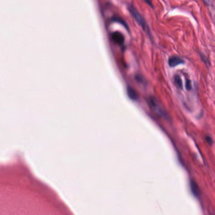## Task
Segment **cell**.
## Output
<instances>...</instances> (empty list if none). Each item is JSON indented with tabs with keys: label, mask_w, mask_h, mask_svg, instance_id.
I'll return each instance as SVG.
<instances>
[{
	"label": "cell",
	"mask_w": 215,
	"mask_h": 215,
	"mask_svg": "<svg viewBox=\"0 0 215 215\" xmlns=\"http://www.w3.org/2000/svg\"><path fill=\"white\" fill-rule=\"evenodd\" d=\"M128 9H129V11H130V13H131L133 16L138 22V23L140 25V26L143 28V29L148 34L150 35V36L151 34H150V29L149 26L146 23V22L145 21L144 18H143V16L140 14V12H139L137 10V9L131 4H130L128 6Z\"/></svg>",
	"instance_id": "cell-1"
},
{
	"label": "cell",
	"mask_w": 215,
	"mask_h": 215,
	"mask_svg": "<svg viewBox=\"0 0 215 215\" xmlns=\"http://www.w3.org/2000/svg\"><path fill=\"white\" fill-rule=\"evenodd\" d=\"M148 104L151 109L155 112V113L158 115L162 116L165 119H168V115L167 113L165 112L162 107L160 105L158 102H157L155 98L150 97L148 100Z\"/></svg>",
	"instance_id": "cell-2"
},
{
	"label": "cell",
	"mask_w": 215,
	"mask_h": 215,
	"mask_svg": "<svg viewBox=\"0 0 215 215\" xmlns=\"http://www.w3.org/2000/svg\"><path fill=\"white\" fill-rule=\"evenodd\" d=\"M183 63H184V61L178 56H173L168 59V65L171 67H175Z\"/></svg>",
	"instance_id": "cell-3"
},
{
	"label": "cell",
	"mask_w": 215,
	"mask_h": 215,
	"mask_svg": "<svg viewBox=\"0 0 215 215\" xmlns=\"http://www.w3.org/2000/svg\"><path fill=\"white\" fill-rule=\"evenodd\" d=\"M111 37L115 42L119 44L120 45L123 44L124 42V37L123 36V35L119 32H113L112 33Z\"/></svg>",
	"instance_id": "cell-4"
},
{
	"label": "cell",
	"mask_w": 215,
	"mask_h": 215,
	"mask_svg": "<svg viewBox=\"0 0 215 215\" xmlns=\"http://www.w3.org/2000/svg\"><path fill=\"white\" fill-rule=\"evenodd\" d=\"M190 188L192 193L193 194L195 197L198 198L199 195V189L198 184H197L195 181L192 180L190 181Z\"/></svg>",
	"instance_id": "cell-5"
},
{
	"label": "cell",
	"mask_w": 215,
	"mask_h": 215,
	"mask_svg": "<svg viewBox=\"0 0 215 215\" xmlns=\"http://www.w3.org/2000/svg\"><path fill=\"white\" fill-rule=\"evenodd\" d=\"M127 93L129 97L133 100H136L138 98V94L136 91L132 87H128L127 88Z\"/></svg>",
	"instance_id": "cell-6"
},
{
	"label": "cell",
	"mask_w": 215,
	"mask_h": 215,
	"mask_svg": "<svg viewBox=\"0 0 215 215\" xmlns=\"http://www.w3.org/2000/svg\"><path fill=\"white\" fill-rule=\"evenodd\" d=\"M173 82L176 87L178 89H182L183 82L182 80L179 75H176L173 78Z\"/></svg>",
	"instance_id": "cell-7"
},
{
	"label": "cell",
	"mask_w": 215,
	"mask_h": 215,
	"mask_svg": "<svg viewBox=\"0 0 215 215\" xmlns=\"http://www.w3.org/2000/svg\"><path fill=\"white\" fill-rule=\"evenodd\" d=\"M186 88L189 91L192 90V82L190 80H187V81L186 82Z\"/></svg>",
	"instance_id": "cell-8"
},
{
	"label": "cell",
	"mask_w": 215,
	"mask_h": 215,
	"mask_svg": "<svg viewBox=\"0 0 215 215\" xmlns=\"http://www.w3.org/2000/svg\"><path fill=\"white\" fill-rule=\"evenodd\" d=\"M206 139L207 141L208 142V143H209L210 145H211V144H212V143H213V140H211V138H210L209 136H207L206 138Z\"/></svg>",
	"instance_id": "cell-9"
}]
</instances>
